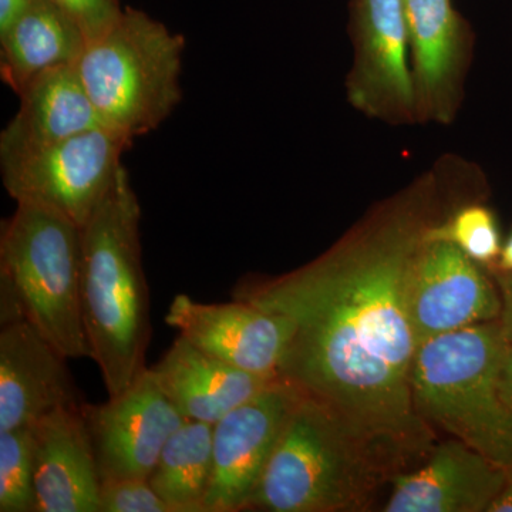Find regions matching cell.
Wrapping results in <instances>:
<instances>
[{
    "label": "cell",
    "mask_w": 512,
    "mask_h": 512,
    "mask_svg": "<svg viewBox=\"0 0 512 512\" xmlns=\"http://www.w3.org/2000/svg\"><path fill=\"white\" fill-rule=\"evenodd\" d=\"M433 200L429 188L410 192L311 264L275 278L248 276L232 291L291 320L279 376L338 410L393 477L436 444L413 403L419 342L407 305L414 255L439 221Z\"/></svg>",
    "instance_id": "cell-1"
},
{
    "label": "cell",
    "mask_w": 512,
    "mask_h": 512,
    "mask_svg": "<svg viewBox=\"0 0 512 512\" xmlns=\"http://www.w3.org/2000/svg\"><path fill=\"white\" fill-rule=\"evenodd\" d=\"M140 221V202L123 168L83 228L84 330L109 397L126 392L147 369L150 289Z\"/></svg>",
    "instance_id": "cell-2"
},
{
    "label": "cell",
    "mask_w": 512,
    "mask_h": 512,
    "mask_svg": "<svg viewBox=\"0 0 512 512\" xmlns=\"http://www.w3.org/2000/svg\"><path fill=\"white\" fill-rule=\"evenodd\" d=\"M392 470L328 403L303 392L286 421L249 510L359 512Z\"/></svg>",
    "instance_id": "cell-3"
},
{
    "label": "cell",
    "mask_w": 512,
    "mask_h": 512,
    "mask_svg": "<svg viewBox=\"0 0 512 512\" xmlns=\"http://www.w3.org/2000/svg\"><path fill=\"white\" fill-rule=\"evenodd\" d=\"M83 228L16 204L0 231V323L28 320L67 359H92L82 312Z\"/></svg>",
    "instance_id": "cell-4"
},
{
    "label": "cell",
    "mask_w": 512,
    "mask_h": 512,
    "mask_svg": "<svg viewBox=\"0 0 512 512\" xmlns=\"http://www.w3.org/2000/svg\"><path fill=\"white\" fill-rule=\"evenodd\" d=\"M505 338L500 320L421 343L412 396L430 427L463 441L512 474V409L498 392Z\"/></svg>",
    "instance_id": "cell-5"
},
{
    "label": "cell",
    "mask_w": 512,
    "mask_h": 512,
    "mask_svg": "<svg viewBox=\"0 0 512 512\" xmlns=\"http://www.w3.org/2000/svg\"><path fill=\"white\" fill-rule=\"evenodd\" d=\"M185 39L143 10L124 8L77 60L101 126L134 143L157 130L183 99Z\"/></svg>",
    "instance_id": "cell-6"
},
{
    "label": "cell",
    "mask_w": 512,
    "mask_h": 512,
    "mask_svg": "<svg viewBox=\"0 0 512 512\" xmlns=\"http://www.w3.org/2000/svg\"><path fill=\"white\" fill-rule=\"evenodd\" d=\"M131 147L99 126L0 165L3 187L16 204L46 208L84 228L116 184L121 158Z\"/></svg>",
    "instance_id": "cell-7"
},
{
    "label": "cell",
    "mask_w": 512,
    "mask_h": 512,
    "mask_svg": "<svg viewBox=\"0 0 512 512\" xmlns=\"http://www.w3.org/2000/svg\"><path fill=\"white\" fill-rule=\"evenodd\" d=\"M410 322L419 346L447 333L500 320V291L483 265L451 242L427 239L414 255L407 284Z\"/></svg>",
    "instance_id": "cell-8"
},
{
    "label": "cell",
    "mask_w": 512,
    "mask_h": 512,
    "mask_svg": "<svg viewBox=\"0 0 512 512\" xmlns=\"http://www.w3.org/2000/svg\"><path fill=\"white\" fill-rule=\"evenodd\" d=\"M101 483L150 478L161 450L187 421L151 369L106 403L82 406Z\"/></svg>",
    "instance_id": "cell-9"
},
{
    "label": "cell",
    "mask_w": 512,
    "mask_h": 512,
    "mask_svg": "<svg viewBox=\"0 0 512 512\" xmlns=\"http://www.w3.org/2000/svg\"><path fill=\"white\" fill-rule=\"evenodd\" d=\"M302 390L279 376L214 424V470L205 511L249 510L259 480Z\"/></svg>",
    "instance_id": "cell-10"
},
{
    "label": "cell",
    "mask_w": 512,
    "mask_h": 512,
    "mask_svg": "<svg viewBox=\"0 0 512 512\" xmlns=\"http://www.w3.org/2000/svg\"><path fill=\"white\" fill-rule=\"evenodd\" d=\"M352 32L350 103L383 120L417 117L404 0H353Z\"/></svg>",
    "instance_id": "cell-11"
},
{
    "label": "cell",
    "mask_w": 512,
    "mask_h": 512,
    "mask_svg": "<svg viewBox=\"0 0 512 512\" xmlns=\"http://www.w3.org/2000/svg\"><path fill=\"white\" fill-rule=\"evenodd\" d=\"M165 322L195 348L254 375L279 376L282 357L291 342L293 323L281 313L232 298L204 303L175 296Z\"/></svg>",
    "instance_id": "cell-12"
},
{
    "label": "cell",
    "mask_w": 512,
    "mask_h": 512,
    "mask_svg": "<svg viewBox=\"0 0 512 512\" xmlns=\"http://www.w3.org/2000/svg\"><path fill=\"white\" fill-rule=\"evenodd\" d=\"M67 357L28 320L0 330V431L30 426L62 407L80 406Z\"/></svg>",
    "instance_id": "cell-13"
},
{
    "label": "cell",
    "mask_w": 512,
    "mask_h": 512,
    "mask_svg": "<svg viewBox=\"0 0 512 512\" xmlns=\"http://www.w3.org/2000/svg\"><path fill=\"white\" fill-rule=\"evenodd\" d=\"M508 473L463 441L434 444L416 467L390 480L384 512H488Z\"/></svg>",
    "instance_id": "cell-14"
},
{
    "label": "cell",
    "mask_w": 512,
    "mask_h": 512,
    "mask_svg": "<svg viewBox=\"0 0 512 512\" xmlns=\"http://www.w3.org/2000/svg\"><path fill=\"white\" fill-rule=\"evenodd\" d=\"M82 406L62 407L30 424L36 512H100L99 468Z\"/></svg>",
    "instance_id": "cell-15"
},
{
    "label": "cell",
    "mask_w": 512,
    "mask_h": 512,
    "mask_svg": "<svg viewBox=\"0 0 512 512\" xmlns=\"http://www.w3.org/2000/svg\"><path fill=\"white\" fill-rule=\"evenodd\" d=\"M417 117L453 119L466 62L467 25L451 0H404Z\"/></svg>",
    "instance_id": "cell-16"
},
{
    "label": "cell",
    "mask_w": 512,
    "mask_h": 512,
    "mask_svg": "<svg viewBox=\"0 0 512 512\" xmlns=\"http://www.w3.org/2000/svg\"><path fill=\"white\" fill-rule=\"evenodd\" d=\"M18 97V113L0 133V165L101 126L76 64L40 74Z\"/></svg>",
    "instance_id": "cell-17"
},
{
    "label": "cell",
    "mask_w": 512,
    "mask_h": 512,
    "mask_svg": "<svg viewBox=\"0 0 512 512\" xmlns=\"http://www.w3.org/2000/svg\"><path fill=\"white\" fill-rule=\"evenodd\" d=\"M151 372L185 419L212 426L279 377L254 375L228 365L180 335Z\"/></svg>",
    "instance_id": "cell-18"
},
{
    "label": "cell",
    "mask_w": 512,
    "mask_h": 512,
    "mask_svg": "<svg viewBox=\"0 0 512 512\" xmlns=\"http://www.w3.org/2000/svg\"><path fill=\"white\" fill-rule=\"evenodd\" d=\"M87 40L52 0H35L28 12L0 35V74L16 94L40 74L73 66Z\"/></svg>",
    "instance_id": "cell-19"
},
{
    "label": "cell",
    "mask_w": 512,
    "mask_h": 512,
    "mask_svg": "<svg viewBox=\"0 0 512 512\" xmlns=\"http://www.w3.org/2000/svg\"><path fill=\"white\" fill-rule=\"evenodd\" d=\"M212 470L214 426L187 420L161 450L148 481L175 511L207 512Z\"/></svg>",
    "instance_id": "cell-20"
},
{
    "label": "cell",
    "mask_w": 512,
    "mask_h": 512,
    "mask_svg": "<svg viewBox=\"0 0 512 512\" xmlns=\"http://www.w3.org/2000/svg\"><path fill=\"white\" fill-rule=\"evenodd\" d=\"M0 512H36L32 426L0 431Z\"/></svg>",
    "instance_id": "cell-21"
},
{
    "label": "cell",
    "mask_w": 512,
    "mask_h": 512,
    "mask_svg": "<svg viewBox=\"0 0 512 512\" xmlns=\"http://www.w3.org/2000/svg\"><path fill=\"white\" fill-rule=\"evenodd\" d=\"M426 238L451 242L488 269L497 264L503 249L493 211L478 204L466 205L447 220L434 222L427 229Z\"/></svg>",
    "instance_id": "cell-22"
},
{
    "label": "cell",
    "mask_w": 512,
    "mask_h": 512,
    "mask_svg": "<svg viewBox=\"0 0 512 512\" xmlns=\"http://www.w3.org/2000/svg\"><path fill=\"white\" fill-rule=\"evenodd\" d=\"M100 512H177L147 478L101 483Z\"/></svg>",
    "instance_id": "cell-23"
},
{
    "label": "cell",
    "mask_w": 512,
    "mask_h": 512,
    "mask_svg": "<svg viewBox=\"0 0 512 512\" xmlns=\"http://www.w3.org/2000/svg\"><path fill=\"white\" fill-rule=\"evenodd\" d=\"M79 26L87 43L113 28L123 15L121 0H52Z\"/></svg>",
    "instance_id": "cell-24"
},
{
    "label": "cell",
    "mask_w": 512,
    "mask_h": 512,
    "mask_svg": "<svg viewBox=\"0 0 512 512\" xmlns=\"http://www.w3.org/2000/svg\"><path fill=\"white\" fill-rule=\"evenodd\" d=\"M491 272L503 301V311L500 316L501 328L508 342H512V272Z\"/></svg>",
    "instance_id": "cell-25"
},
{
    "label": "cell",
    "mask_w": 512,
    "mask_h": 512,
    "mask_svg": "<svg viewBox=\"0 0 512 512\" xmlns=\"http://www.w3.org/2000/svg\"><path fill=\"white\" fill-rule=\"evenodd\" d=\"M35 0H0V35L8 32Z\"/></svg>",
    "instance_id": "cell-26"
},
{
    "label": "cell",
    "mask_w": 512,
    "mask_h": 512,
    "mask_svg": "<svg viewBox=\"0 0 512 512\" xmlns=\"http://www.w3.org/2000/svg\"><path fill=\"white\" fill-rule=\"evenodd\" d=\"M498 392L501 399L512 409V342L505 346L500 369H498Z\"/></svg>",
    "instance_id": "cell-27"
},
{
    "label": "cell",
    "mask_w": 512,
    "mask_h": 512,
    "mask_svg": "<svg viewBox=\"0 0 512 512\" xmlns=\"http://www.w3.org/2000/svg\"><path fill=\"white\" fill-rule=\"evenodd\" d=\"M488 512H512V474L508 476L503 491L495 498Z\"/></svg>",
    "instance_id": "cell-28"
},
{
    "label": "cell",
    "mask_w": 512,
    "mask_h": 512,
    "mask_svg": "<svg viewBox=\"0 0 512 512\" xmlns=\"http://www.w3.org/2000/svg\"><path fill=\"white\" fill-rule=\"evenodd\" d=\"M491 271L512 272V232L501 249L497 264L491 268Z\"/></svg>",
    "instance_id": "cell-29"
}]
</instances>
